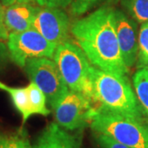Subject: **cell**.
<instances>
[{"label": "cell", "instance_id": "19", "mask_svg": "<svg viewBox=\"0 0 148 148\" xmlns=\"http://www.w3.org/2000/svg\"><path fill=\"white\" fill-rule=\"evenodd\" d=\"M91 137L96 148H129L104 133L92 131Z\"/></svg>", "mask_w": 148, "mask_h": 148}, {"label": "cell", "instance_id": "1", "mask_svg": "<svg viewBox=\"0 0 148 148\" xmlns=\"http://www.w3.org/2000/svg\"><path fill=\"white\" fill-rule=\"evenodd\" d=\"M114 10L110 6L99 8L74 21L71 34L92 66L127 77L129 71L123 61L115 32Z\"/></svg>", "mask_w": 148, "mask_h": 148}, {"label": "cell", "instance_id": "15", "mask_svg": "<svg viewBox=\"0 0 148 148\" xmlns=\"http://www.w3.org/2000/svg\"><path fill=\"white\" fill-rule=\"evenodd\" d=\"M132 86L140 105L148 117V72L139 69L132 76Z\"/></svg>", "mask_w": 148, "mask_h": 148}, {"label": "cell", "instance_id": "20", "mask_svg": "<svg viewBox=\"0 0 148 148\" xmlns=\"http://www.w3.org/2000/svg\"><path fill=\"white\" fill-rule=\"evenodd\" d=\"M73 0H36L40 7L64 9L71 5Z\"/></svg>", "mask_w": 148, "mask_h": 148}, {"label": "cell", "instance_id": "22", "mask_svg": "<svg viewBox=\"0 0 148 148\" xmlns=\"http://www.w3.org/2000/svg\"><path fill=\"white\" fill-rule=\"evenodd\" d=\"M4 6L0 3V40L2 41H7L9 36V32L4 22Z\"/></svg>", "mask_w": 148, "mask_h": 148}, {"label": "cell", "instance_id": "6", "mask_svg": "<svg viewBox=\"0 0 148 148\" xmlns=\"http://www.w3.org/2000/svg\"><path fill=\"white\" fill-rule=\"evenodd\" d=\"M7 46L11 61L22 69L32 58H53L57 47L34 28L25 32H10Z\"/></svg>", "mask_w": 148, "mask_h": 148}, {"label": "cell", "instance_id": "12", "mask_svg": "<svg viewBox=\"0 0 148 148\" xmlns=\"http://www.w3.org/2000/svg\"><path fill=\"white\" fill-rule=\"evenodd\" d=\"M0 148H33L27 129L6 128L0 125Z\"/></svg>", "mask_w": 148, "mask_h": 148}, {"label": "cell", "instance_id": "8", "mask_svg": "<svg viewBox=\"0 0 148 148\" xmlns=\"http://www.w3.org/2000/svg\"><path fill=\"white\" fill-rule=\"evenodd\" d=\"M71 21L60 8L37 7L32 28L48 41L57 45L72 40Z\"/></svg>", "mask_w": 148, "mask_h": 148}, {"label": "cell", "instance_id": "23", "mask_svg": "<svg viewBox=\"0 0 148 148\" xmlns=\"http://www.w3.org/2000/svg\"><path fill=\"white\" fill-rule=\"evenodd\" d=\"M33 2H36V0H2V4L4 7L12 5L16 3H31Z\"/></svg>", "mask_w": 148, "mask_h": 148}, {"label": "cell", "instance_id": "24", "mask_svg": "<svg viewBox=\"0 0 148 148\" xmlns=\"http://www.w3.org/2000/svg\"><path fill=\"white\" fill-rule=\"evenodd\" d=\"M143 69H146L147 70V72H148V64H147V65H146V66H145L144 68H143Z\"/></svg>", "mask_w": 148, "mask_h": 148}, {"label": "cell", "instance_id": "9", "mask_svg": "<svg viewBox=\"0 0 148 148\" xmlns=\"http://www.w3.org/2000/svg\"><path fill=\"white\" fill-rule=\"evenodd\" d=\"M115 32L121 52L123 61L128 71L138 61V23L128 17L123 11L114 10Z\"/></svg>", "mask_w": 148, "mask_h": 148}, {"label": "cell", "instance_id": "2", "mask_svg": "<svg viewBox=\"0 0 148 148\" xmlns=\"http://www.w3.org/2000/svg\"><path fill=\"white\" fill-rule=\"evenodd\" d=\"M91 79L93 102L97 104L96 108L130 119H148L127 77L110 73L92 66Z\"/></svg>", "mask_w": 148, "mask_h": 148}, {"label": "cell", "instance_id": "14", "mask_svg": "<svg viewBox=\"0 0 148 148\" xmlns=\"http://www.w3.org/2000/svg\"><path fill=\"white\" fill-rule=\"evenodd\" d=\"M27 89L32 116L35 114L43 116L49 115L50 114V110L46 107L47 99L41 89L32 82L27 86Z\"/></svg>", "mask_w": 148, "mask_h": 148}, {"label": "cell", "instance_id": "18", "mask_svg": "<svg viewBox=\"0 0 148 148\" xmlns=\"http://www.w3.org/2000/svg\"><path fill=\"white\" fill-rule=\"evenodd\" d=\"M105 1L106 0H73L70 5V10L75 16H81Z\"/></svg>", "mask_w": 148, "mask_h": 148}, {"label": "cell", "instance_id": "3", "mask_svg": "<svg viewBox=\"0 0 148 148\" xmlns=\"http://www.w3.org/2000/svg\"><path fill=\"white\" fill-rule=\"evenodd\" d=\"M91 131L104 133L129 148H148V119H135L95 107Z\"/></svg>", "mask_w": 148, "mask_h": 148}, {"label": "cell", "instance_id": "4", "mask_svg": "<svg viewBox=\"0 0 148 148\" xmlns=\"http://www.w3.org/2000/svg\"><path fill=\"white\" fill-rule=\"evenodd\" d=\"M53 59L69 90L82 93L93 101L92 65L76 42L70 40L58 45Z\"/></svg>", "mask_w": 148, "mask_h": 148}, {"label": "cell", "instance_id": "21", "mask_svg": "<svg viewBox=\"0 0 148 148\" xmlns=\"http://www.w3.org/2000/svg\"><path fill=\"white\" fill-rule=\"evenodd\" d=\"M9 61L11 59L7 44L0 40V73L7 67Z\"/></svg>", "mask_w": 148, "mask_h": 148}, {"label": "cell", "instance_id": "17", "mask_svg": "<svg viewBox=\"0 0 148 148\" xmlns=\"http://www.w3.org/2000/svg\"><path fill=\"white\" fill-rule=\"evenodd\" d=\"M148 64V22L141 25L138 33V54L137 69H143Z\"/></svg>", "mask_w": 148, "mask_h": 148}, {"label": "cell", "instance_id": "11", "mask_svg": "<svg viewBox=\"0 0 148 148\" xmlns=\"http://www.w3.org/2000/svg\"><path fill=\"white\" fill-rule=\"evenodd\" d=\"M37 7L28 3H16L6 7L4 22L8 32H21L32 28Z\"/></svg>", "mask_w": 148, "mask_h": 148}, {"label": "cell", "instance_id": "10", "mask_svg": "<svg viewBox=\"0 0 148 148\" xmlns=\"http://www.w3.org/2000/svg\"><path fill=\"white\" fill-rule=\"evenodd\" d=\"M84 130L71 132L52 122L38 136L33 148H82Z\"/></svg>", "mask_w": 148, "mask_h": 148}, {"label": "cell", "instance_id": "16", "mask_svg": "<svg viewBox=\"0 0 148 148\" xmlns=\"http://www.w3.org/2000/svg\"><path fill=\"white\" fill-rule=\"evenodd\" d=\"M122 6L137 23L148 22V0H122Z\"/></svg>", "mask_w": 148, "mask_h": 148}, {"label": "cell", "instance_id": "13", "mask_svg": "<svg viewBox=\"0 0 148 148\" xmlns=\"http://www.w3.org/2000/svg\"><path fill=\"white\" fill-rule=\"evenodd\" d=\"M0 90L5 91L9 95L15 109L21 115L22 126H24L27 120L29 119V118L32 117L27 86L25 87L10 86L8 85L4 84L0 81Z\"/></svg>", "mask_w": 148, "mask_h": 148}, {"label": "cell", "instance_id": "7", "mask_svg": "<svg viewBox=\"0 0 148 148\" xmlns=\"http://www.w3.org/2000/svg\"><path fill=\"white\" fill-rule=\"evenodd\" d=\"M93 101L82 93L69 90L53 109L55 121L71 132L90 127L95 107Z\"/></svg>", "mask_w": 148, "mask_h": 148}, {"label": "cell", "instance_id": "5", "mask_svg": "<svg viewBox=\"0 0 148 148\" xmlns=\"http://www.w3.org/2000/svg\"><path fill=\"white\" fill-rule=\"evenodd\" d=\"M23 69L30 81L36 83L45 93L52 110L69 90L57 64L52 58L29 59Z\"/></svg>", "mask_w": 148, "mask_h": 148}]
</instances>
